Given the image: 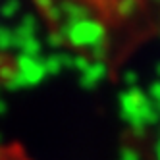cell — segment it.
<instances>
[{"instance_id":"6da1fadb","label":"cell","mask_w":160,"mask_h":160,"mask_svg":"<svg viewBox=\"0 0 160 160\" xmlns=\"http://www.w3.org/2000/svg\"><path fill=\"white\" fill-rule=\"evenodd\" d=\"M56 44L108 72L160 37V0H29Z\"/></svg>"},{"instance_id":"7a4b0ae2","label":"cell","mask_w":160,"mask_h":160,"mask_svg":"<svg viewBox=\"0 0 160 160\" xmlns=\"http://www.w3.org/2000/svg\"><path fill=\"white\" fill-rule=\"evenodd\" d=\"M0 160H31V156L21 151L18 145H2L0 147Z\"/></svg>"}]
</instances>
